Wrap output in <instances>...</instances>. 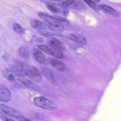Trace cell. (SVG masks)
Masks as SVG:
<instances>
[{
  "label": "cell",
  "mask_w": 121,
  "mask_h": 121,
  "mask_svg": "<svg viewBox=\"0 0 121 121\" xmlns=\"http://www.w3.org/2000/svg\"><path fill=\"white\" fill-rule=\"evenodd\" d=\"M30 66L28 63L17 60L12 65L10 70L16 76L24 77L26 76L27 71Z\"/></svg>",
  "instance_id": "6da1fadb"
},
{
  "label": "cell",
  "mask_w": 121,
  "mask_h": 121,
  "mask_svg": "<svg viewBox=\"0 0 121 121\" xmlns=\"http://www.w3.org/2000/svg\"><path fill=\"white\" fill-rule=\"evenodd\" d=\"M33 103L36 106L46 110H53L57 108L55 104L44 97L35 98L33 99Z\"/></svg>",
  "instance_id": "7a4b0ae2"
},
{
  "label": "cell",
  "mask_w": 121,
  "mask_h": 121,
  "mask_svg": "<svg viewBox=\"0 0 121 121\" xmlns=\"http://www.w3.org/2000/svg\"><path fill=\"white\" fill-rule=\"evenodd\" d=\"M64 8H72L78 10H85L86 8L85 5L80 0H67L63 3Z\"/></svg>",
  "instance_id": "3957f363"
},
{
  "label": "cell",
  "mask_w": 121,
  "mask_h": 121,
  "mask_svg": "<svg viewBox=\"0 0 121 121\" xmlns=\"http://www.w3.org/2000/svg\"><path fill=\"white\" fill-rule=\"evenodd\" d=\"M26 76L36 82H40L42 79L40 71L34 66H30L27 71Z\"/></svg>",
  "instance_id": "277c9868"
},
{
  "label": "cell",
  "mask_w": 121,
  "mask_h": 121,
  "mask_svg": "<svg viewBox=\"0 0 121 121\" xmlns=\"http://www.w3.org/2000/svg\"><path fill=\"white\" fill-rule=\"evenodd\" d=\"M38 47L43 52L55 58L62 59L65 57L61 51L50 48L46 45H39L38 46Z\"/></svg>",
  "instance_id": "5b68a950"
},
{
  "label": "cell",
  "mask_w": 121,
  "mask_h": 121,
  "mask_svg": "<svg viewBox=\"0 0 121 121\" xmlns=\"http://www.w3.org/2000/svg\"><path fill=\"white\" fill-rule=\"evenodd\" d=\"M11 94L8 89L4 85L0 84V101L9 102L11 99Z\"/></svg>",
  "instance_id": "8992f818"
},
{
  "label": "cell",
  "mask_w": 121,
  "mask_h": 121,
  "mask_svg": "<svg viewBox=\"0 0 121 121\" xmlns=\"http://www.w3.org/2000/svg\"><path fill=\"white\" fill-rule=\"evenodd\" d=\"M32 54L33 58L39 63L46 65L48 63L43 54L38 49L33 48L32 50Z\"/></svg>",
  "instance_id": "52a82bcc"
},
{
  "label": "cell",
  "mask_w": 121,
  "mask_h": 121,
  "mask_svg": "<svg viewBox=\"0 0 121 121\" xmlns=\"http://www.w3.org/2000/svg\"><path fill=\"white\" fill-rule=\"evenodd\" d=\"M0 109L5 114L13 118L17 119L21 116L18 112L4 104H0Z\"/></svg>",
  "instance_id": "ba28073f"
},
{
  "label": "cell",
  "mask_w": 121,
  "mask_h": 121,
  "mask_svg": "<svg viewBox=\"0 0 121 121\" xmlns=\"http://www.w3.org/2000/svg\"><path fill=\"white\" fill-rule=\"evenodd\" d=\"M45 25L52 31L60 32L64 30V27L61 23L54 20L49 22H45Z\"/></svg>",
  "instance_id": "9c48e42d"
},
{
  "label": "cell",
  "mask_w": 121,
  "mask_h": 121,
  "mask_svg": "<svg viewBox=\"0 0 121 121\" xmlns=\"http://www.w3.org/2000/svg\"><path fill=\"white\" fill-rule=\"evenodd\" d=\"M30 23L32 27L37 30L40 34L48 30L45 24L37 19H32Z\"/></svg>",
  "instance_id": "30bf717a"
},
{
  "label": "cell",
  "mask_w": 121,
  "mask_h": 121,
  "mask_svg": "<svg viewBox=\"0 0 121 121\" xmlns=\"http://www.w3.org/2000/svg\"><path fill=\"white\" fill-rule=\"evenodd\" d=\"M48 45L52 48L59 51L64 49V46L62 42L54 38H52L48 40Z\"/></svg>",
  "instance_id": "8fae6325"
},
{
  "label": "cell",
  "mask_w": 121,
  "mask_h": 121,
  "mask_svg": "<svg viewBox=\"0 0 121 121\" xmlns=\"http://www.w3.org/2000/svg\"><path fill=\"white\" fill-rule=\"evenodd\" d=\"M48 62L54 68L59 71H63L65 68L64 63L60 60L55 58L49 57L47 59Z\"/></svg>",
  "instance_id": "7c38bea8"
},
{
  "label": "cell",
  "mask_w": 121,
  "mask_h": 121,
  "mask_svg": "<svg viewBox=\"0 0 121 121\" xmlns=\"http://www.w3.org/2000/svg\"><path fill=\"white\" fill-rule=\"evenodd\" d=\"M66 37L70 40H72L82 45H85L86 44V40L84 37L79 34H70Z\"/></svg>",
  "instance_id": "4fadbf2b"
},
{
  "label": "cell",
  "mask_w": 121,
  "mask_h": 121,
  "mask_svg": "<svg viewBox=\"0 0 121 121\" xmlns=\"http://www.w3.org/2000/svg\"><path fill=\"white\" fill-rule=\"evenodd\" d=\"M42 74L52 84L56 82V79L53 72L48 68L43 67L41 69Z\"/></svg>",
  "instance_id": "5bb4252c"
},
{
  "label": "cell",
  "mask_w": 121,
  "mask_h": 121,
  "mask_svg": "<svg viewBox=\"0 0 121 121\" xmlns=\"http://www.w3.org/2000/svg\"><path fill=\"white\" fill-rule=\"evenodd\" d=\"M20 80L22 84L28 88L37 91H40V87L30 80L26 78H22Z\"/></svg>",
  "instance_id": "9a60e30c"
},
{
  "label": "cell",
  "mask_w": 121,
  "mask_h": 121,
  "mask_svg": "<svg viewBox=\"0 0 121 121\" xmlns=\"http://www.w3.org/2000/svg\"><path fill=\"white\" fill-rule=\"evenodd\" d=\"M18 54L20 56L25 60L30 58V54L27 49L24 46L20 47L18 50Z\"/></svg>",
  "instance_id": "2e32d148"
},
{
  "label": "cell",
  "mask_w": 121,
  "mask_h": 121,
  "mask_svg": "<svg viewBox=\"0 0 121 121\" xmlns=\"http://www.w3.org/2000/svg\"><path fill=\"white\" fill-rule=\"evenodd\" d=\"M2 75L5 78L10 82H13L15 80V77L13 73L9 69H5L2 70Z\"/></svg>",
  "instance_id": "e0dca14e"
},
{
  "label": "cell",
  "mask_w": 121,
  "mask_h": 121,
  "mask_svg": "<svg viewBox=\"0 0 121 121\" xmlns=\"http://www.w3.org/2000/svg\"><path fill=\"white\" fill-rule=\"evenodd\" d=\"M99 9H101L105 13L111 15H116V11L114 9L109 6L105 4H100L98 6Z\"/></svg>",
  "instance_id": "ac0fdd59"
},
{
  "label": "cell",
  "mask_w": 121,
  "mask_h": 121,
  "mask_svg": "<svg viewBox=\"0 0 121 121\" xmlns=\"http://www.w3.org/2000/svg\"><path fill=\"white\" fill-rule=\"evenodd\" d=\"M46 6L50 11L53 13H62V11L59 8L57 7L55 5L47 4Z\"/></svg>",
  "instance_id": "d6986e66"
},
{
  "label": "cell",
  "mask_w": 121,
  "mask_h": 121,
  "mask_svg": "<svg viewBox=\"0 0 121 121\" xmlns=\"http://www.w3.org/2000/svg\"><path fill=\"white\" fill-rule=\"evenodd\" d=\"M13 28L15 32L20 35H23L25 33V31L23 28L20 25L17 23H14Z\"/></svg>",
  "instance_id": "ffe728a7"
},
{
  "label": "cell",
  "mask_w": 121,
  "mask_h": 121,
  "mask_svg": "<svg viewBox=\"0 0 121 121\" xmlns=\"http://www.w3.org/2000/svg\"><path fill=\"white\" fill-rule=\"evenodd\" d=\"M85 1L93 9L97 11L99 10L98 6L96 5L95 2L92 0H83Z\"/></svg>",
  "instance_id": "44dd1931"
},
{
  "label": "cell",
  "mask_w": 121,
  "mask_h": 121,
  "mask_svg": "<svg viewBox=\"0 0 121 121\" xmlns=\"http://www.w3.org/2000/svg\"><path fill=\"white\" fill-rule=\"evenodd\" d=\"M53 18L55 20L61 23H67L68 22L67 20L65 19L64 18L60 17L59 16H53Z\"/></svg>",
  "instance_id": "7402d4cb"
},
{
  "label": "cell",
  "mask_w": 121,
  "mask_h": 121,
  "mask_svg": "<svg viewBox=\"0 0 121 121\" xmlns=\"http://www.w3.org/2000/svg\"><path fill=\"white\" fill-rule=\"evenodd\" d=\"M42 2H44V3H46L47 4H52L53 5H57V3H55L56 1H53L52 0H40Z\"/></svg>",
  "instance_id": "603a6c76"
},
{
  "label": "cell",
  "mask_w": 121,
  "mask_h": 121,
  "mask_svg": "<svg viewBox=\"0 0 121 121\" xmlns=\"http://www.w3.org/2000/svg\"><path fill=\"white\" fill-rule=\"evenodd\" d=\"M16 119H18L19 121H32L30 120V119L24 118V117H23L21 116H19Z\"/></svg>",
  "instance_id": "cb8c5ba5"
},
{
  "label": "cell",
  "mask_w": 121,
  "mask_h": 121,
  "mask_svg": "<svg viewBox=\"0 0 121 121\" xmlns=\"http://www.w3.org/2000/svg\"><path fill=\"white\" fill-rule=\"evenodd\" d=\"M3 59L5 61H8L10 59V55L8 54H5L3 56Z\"/></svg>",
  "instance_id": "d4e9b609"
},
{
  "label": "cell",
  "mask_w": 121,
  "mask_h": 121,
  "mask_svg": "<svg viewBox=\"0 0 121 121\" xmlns=\"http://www.w3.org/2000/svg\"><path fill=\"white\" fill-rule=\"evenodd\" d=\"M43 41V39L40 38H38L36 39L35 42L37 43H40L42 42Z\"/></svg>",
  "instance_id": "484cf974"
},
{
  "label": "cell",
  "mask_w": 121,
  "mask_h": 121,
  "mask_svg": "<svg viewBox=\"0 0 121 121\" xmlns=\"http://www.w3.org/2000/svg\"><path fill=\"white\" fill-rule=\"evenodd\" d=\"M54 1H56V2H60V1H62V0H53Z\"/></svg>",
  "instance_id": "4316f807"
},
{
  "label": "cell",
  "mask_w": 121,
  "mask_h": 121,
  "mask_svg": "<svg viewBox=\"0 0 121 121\" xmlns=\"http://www.w3.org/2000/svg\"><path fill=\"white\" fill-rule=\"evenodd\" d=\"M95 1H97V2H100V0H94Z\"/></svg>",
  "instance_id": "83f0119b"
}]
</instances>
